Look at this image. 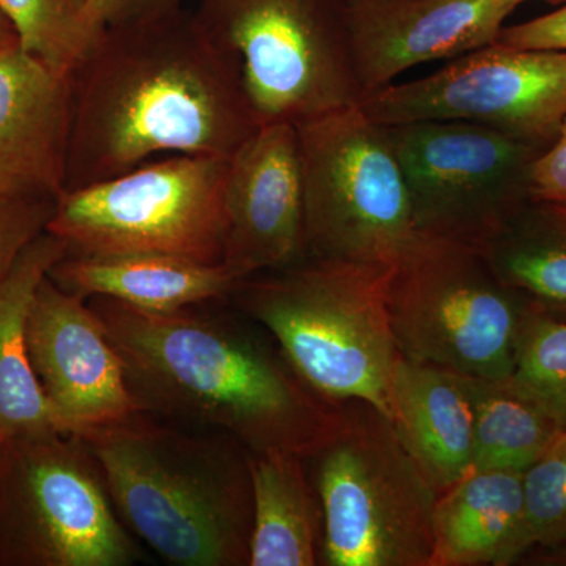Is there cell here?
Returning <instances> with one entry per match:
<instances>
[{
  "label": "cell",
  "instance_id": "6da1fadb",
  "mask_svg": "<svg viewBox=\"0 0 566 566\" xmlns=\"http://www.w3.org/2000/svg\"><path fill=\"white\" fill-rule=\"evenodd\" d=\"M66 189L156 155L230 159L259 128L232 63L185 9L104 29L71 71Z\"/></svg>",
  "mask_w": 566,
  "mask_h": 566
},
{
  "label": "cell",
  "instance_id": "7a4b0ae2",
  "mask_svg": "<svg viewBox=\"0 0 566 566\" xmlns=\"http://www.w3.org/2000/svg\"><path fill=\"white\" fill-rule=\"evenodd\" d=\"M120 354L142 411L230 436L249 453L311 458L335 433L344 405L311 389L285 357L240 324L193 307L155 314L87 297Z\"/></svg>",
  "mask_w": 566,
  "mask_h": 566
},
{
  "label": "cell",
  "instance_id": "3957f363",
  "mask_svg": "<svg viewBox=\"0 0 566 566\" xmlns=\"http://www.w3.org/2000/svg\"><path fill=\"white\" fill-rule=\"evenodd\" d=\"M80 438L122 521L164 560L251 564V464L240 442L144 411Z\"/></svg>",
  "mask_w": 566,
  "mask_h": 566
},
{
  "label": "cell",
  "instance_id": "277c9868",
  "mask_svg": "<svg viewBox=\"0 0 566 566\" xmlns=\"http://www.w3.org/2000/svg\"><path fill=\"white\" fill-rule=\"evenodd\" d=\"M392 266L307 256L241 279L230 297L273 335L286 363L316 394L337 405L359 401L392 420Z\"/></svg>",
  "mask_w": 566,
  "mask_h": 566
},
{
  "label": "cell",
  "instance_id": "5b68a950",
  "mask_svg": "<svg viewBox=\"0 0 566 566\" xmlns=\"http://www.w3.org/2000/svg\"><path fill=\"white\" fill-rule=\"evenodd\" d=\"M307 461L323 509L322 565H431L439 494L389 417L345 403L333 438Z\"/></svg>",
  "mask_w": 566,
  "mask_h": 566
},
{
  "label": "cell",
  "instance_id": "8992f818",
  "mask_svg": "<svg viewBox=\"0 0 566 566\" xmlns=\"http://www.w3.org/2000/svg\"><path fill=\"white\" fill-rule=\"evenodd\" d=\"M348 0H200L208 40L232 63L259 126L359 106Z\"/></svg>",
  "mask_w": 566,
  "mask_h": 566
},
{
  "label": "cell",
  "instance_id": "52a82bcc",
  "mask_svg": "<svg viewBox=\"0 0 566 566\" xmlns=\"http://www.w3.org/2000/svg\"><path fill=\"white\" fill-rule=\"evenodd\" d=\"M398 354L453 374L509 381L531 303L506 285L482 249L419 234L390 271Z\"/></svg>",
  "mask_w": 566,
  "mask_h": 566
},
{
  "label": "cell",
  "instance_id": "ba28073f",
  "mask_svg": "<svg viewBox=\"0 0 566 566\" xmlns=\"http://www.w3.org/2000/svg\"><path fill=\"white\" fill-rule=\"evenodd\" d=\"M296 129L308 256L392 266L419 232L385 126L349 106Z\"/></svg>",
  "mask_w": 566,
  "mask_h": 566
},
{
  "label": "cell",
  "instance_id": "9c48e42d",
  "mask_svg": "<svg viewBox=\"0 0 566 566\" xmlns=\"http://www.w3.org/2000/svg\"><path fill=\"white\" fill-rule=\"evenodd\" d=\"M139 549L80 436L9 439L0 463V565L128 566Z\"/></svg>",
  "mask_w": 566,
  "mask_h": 566
},
{
  "label": "cell",
  "instance_id": "30bf717a",
  "mask_svg": "<svg viewBox=\"0 0 566 566\" xmlns=\"http://www.w3.org/2000/svg\"><path fill=\"white\" fill-rule=\"evenodd\" d=\"M229 159L174 155L55 202L46 232L69 253L155 252L222 263Z\"/></svg>",
  "mask_w": 566,
  "mask_h": 566
},
{
  "label": "cell",
  "instance_id": "8fae6325",
  "mask_svg": "<svg viewBox=\"0 0 566 566\" xmlns=\"http://www.w3.org/2000/svg\"><path fill=\"white\" fill-rule=\"evenodd\" d=\"M400 164L419 234L482 248L532 199L542 148L463 120L382 125Z\"/></svg>",
  "mask_w": 566,
  "mask_h": 566
},
{
  "label": "cell",
  "instance_id": "7c38bea8",
  "mask_svg": "<svg viewBox=\"0 0 566 566\" xmlns=\"http://www.w3.org/2000/svg\"><path fill=\"white\" fill-rule=\"evenodd\" d=\"M359 106L379 125L472 122L545 150L566 120V52L493 43L422 80L386 85Z\"/></svg>",
  "mask_w": 566,
  "mask_h": 566
},
{
  "label": "cell",
  "instance_id": "4fadbf2b",
  "mask_svg": "<svg viewBox=\"0 0 566 566\" xmlns=\"http://www.w3.org/2000/svg\"><path fill=\"white\" fill-rule=\"evenodd\" d=\"M29 357L62 430L82 436L142 412L120 354L87 297L46 275L28 323Z\"/></svg>",
  "mask_w": 566,
  "mask_h": 566
},
{
  "label": "cell",
  "instance_id": "5bb4252c",
  "mask_svg": "<svg viewBox=\"0 0 566 566\" xmlns=\"http://www.w3.org/2000/svg\"><path fill=\"white\" fill-rule=\"evenodd\" d=\"M223 211L222 264L238 281L307 259L296 126H259L233 153L227 169Z\"/></svg>",
  "mask_w": 566,
  "mask_h": 566
},
{
  "label": "cell",
  "instance_id": "9a60e30c",
  "mask_svg": "<svg viewBox=\"0 0 566 566\" xmlns=\"http://www.w3.org/2000/svg\"><path fill=\"white\" fill-rule=\"evenodd\" d=\"M515 9L509 0H348L349 48L364 99L420 63L490 46Z\"/></svg>",
  "mask_w": 566,
  "mask_h": 566
},
{
  "label": "cell",
  "instance_id": "2e32d148",
  "mask_svg": "<svg viewBox=\"0 0 566 566\" xmlns=\"http://www.w3.org/2000/svg\"><path fill=\"white\" fill-rule=\"evenodd\" d=\"M71 74L24 48L0 52V193L57 202L66 189Z\"/></svg>",
  "mask_w": 566,
  "mask_h": 566
},
{
  "label": "cell",
  "instance_id": "e0dca14e",
  "mask_svg": "<svg viewBox=\"0 0 566 566\" xmlns=\"http://www.w3.org/2000/svg\"><path fill=\"white\" fill-rule=\"evenodd\" d=\"M430 566H506L534 549L524 472L474 469L438 495Z\"/></svg>",
  "mask_w": 566,
  "mask_h": 566
},
{
  "label": "cell",
  "instance_id": "ac0fdd59",
  "mask_svg": "<svg viewBox=\"0 0 566 566\" xmlns=\"http://www.w3.org/2000/svg\"><path fill=\"white\" fill-rule=\"evenodd\" d=\"M50 275L71 293L111 297L155 314L226 300L240 282L222 263L155 252L66 253Z\"/></svg>",
  "mask_w": 566,
  "mask_h": 566
},
{
  "label": "cell",
  "instance_id": "d6986e66",
  "mask_svg": "<svg viewBox=\"0 0 566 566\" xmlns=\"http://www.w3.org/2000/svg\"><path fill=\"white\" fill-rule=\"evenodd\" d=\"M392 409L398 438L438 494L474 471V419L457 374L398 354Z\"/></svg>",
  "mask_w": 566,
  "mask_h": 566
},
{
  "label": "cell",
  "instance_id": "ffe728a7",
  "mask_svg": "<svg viewBox=\"0 0 566 566\" xmlns=\"http://www.w3.org/2000/svg\"><path fill=\"white\" fill-rule=\"evenodd\" d=\"M66 253L65 241L41 233L0 279V431L7 441L65 433L33 374L28 323L40 283Z\"/></svg>",
  "mask_w": 566,
  "mask_h": 566
},
{
  "label": "cell",
  "instance_id": "44dd1931",
  "mask_svg": "<svg viewBox=\"0 0 566 566\" xmlns=\"http://www.w3.org/2000/svg\"><path fill=\"white\" fill-rule=\"evenodd\" d=\"M253 517L249 566L322 565L324 521L307 458L249 453Z\"/></svg>",
  "mask_w": 566,
  "mask_h": 566
},
{
  "label": "cell",
  "instance_id": "7402d4cb",
  "mask_svg": "<svg viewBox=\"0 0 566 566\" xmlns=\"http://www.w3.org/2000/svg\"><path fill=\"white\" fill-rule=\"evenodd\" d=\"M480 249L531 305L566 316V207L531 199Z\"/></svg>",
  "mask_w": 566,
  "mask_h": 566
},
{
  "label": "cell",
  "instance_id": "603a6c76",
  "mask_svg": "<svg viewBox=\"0 0 566 566\" xmlns=\"http://www.w3.org/2000/svg\"><path fill=\"white\" fill-rule=\"evenodd\" d=\"M458 378L474 419V469L526 472L562 433L557 423L510 379Z\"/></svg>",
  "mask_w": 566,
  "mask_h": 566
},
{
  "label": "cell",
  "instance_id": "cb8c5ba5",
  "mask_svg": "<svg viewBox=\"0 0 566 566\" xmlns=\"http://www.w3.org/2000/svg\"><path fill=\"white\" fill-rule=\"evenodd\" d=\"M510 382L566 431V316L531 305L517 338Z\"/></svg>",
  "mask_w": 566,
  "mask_h": 566
},
{
  "label": "cell",
  "instance_id": "d4e9b609",
  "mask_svg": "<svg viewBox=\"0 0 566 566\" xmlns=\"http://www.w3.org/2000/svg\"><path fill=\"white\" fill-rule=\"evenodd\" d=\"M21 46L52 69L71 74L103 32L88 21V0H0Z\"/></svg>",
  "mask_w": 566,
  "mask_h": 566
},
{
  "label": "cell",
  "instance_id": "484cf974",
  "mask_svg": "<svg viewBox=\"0 0 566 566\" xmlns=\"http://www.w3.org/2000/svg\"><path fill=\"white\" fill-rule=\"evenodd\" d=\"M524 495L534 547L566 545V431L524 472Z\"/></svg>",
  "mask_w": 566,
  "mask_h": 566
},
{
  "label": "cell",
  "instance_id": "4316f807",
  "mask_svg": "<svg viewBox=\"0 0 566 566\" xmlns=\"http://www.w3.org/2000/svg\"><path fill=\"white\" fill-rule=\"evenodd\" d=\"M55 202L51 200L18 199L0 193V279L21 252L41 233L46 232Z\"/></svg>",
  "mask_w": 566,
  "mask_h": 566
},
{
  "label": "cell",
  "instance_id": "83f0119b",
  "mask_svg": "<svg viewBox=\"0 0 566 566\" xmlns=\"http://www.w3.org/2000/svg\"><path fill=\"white\" fill-rule=\"evenodd\" d=\"M531 196L538 202L566 207V120L553 144L532 164Z\"/></svg>",
  "mask_w": 566,
  "mask_h": 566
},
{
  "label": "cell",
  "instance_id": "f1b7e54d",
  "mask_svg": "<svg viewBox=\"0 0 566 566\" xmlns=\"http://www.w3.org/2000/svg\"><path fill=\"white\" fill-rule=\"evenodd\" d=\"M182 0H88V21L96 32L155 20L182 9Z\"/></svg>",
  "mask_w": 566,
  "mask_h": 566
},
{
  "label": "cell",
  "instance_id": "f546056e",
  "mask_svg": "<svg viewBox=\"0 0 566 566\" xmlns=\"http://www.w3.org/2000/svg\"><path fill=\"white\" fill-rule=\"evenodd\" d=\"M495 43L517 50L566 52V2L545 17L502 29Z\"/></svg>",
  "mask_w": 566,
  "mask_h": 566
},
{
  "label": "cell",
  "instance_id": "4dcf8cb0",
  "mask_svg": "<svg viewBox=\"0 0 566 566\" xmlns=\"http://www.w3.org/2000/svg\"><path fill=\"white\" fill-rule=\"evenodd\" d=\"M20 46L21 39L17 25L11 21L9 13H7L2 3H0V52L14 50V48Z\"/></svg>",
  "mask_w": 566,
  "mask_h": 566
},
{
  "label": "cell",
  "instance_id": "1f68e13d",
  "mask_svg": "<svg viewBox=\"0 0 566 566\" xmlns=\"http://www.w3.org/2000/svg\"><path fill=\"white\" fill-rule=\"evenodd\" d=\"M543 564L549 565H566V545L556 547V549L546 551L545 556H542Z\"/></svg>",
  "mask_w": 566,
  "mask_h": 566
},
{
  "label": "cell",
  "instance_id": "d6a6232c",
  "mask_svg": "<svg viewBox=\"0 0 566 566\" xmlns=\"http://www.w3.org/2000/svg\"><path fill=\"white\" fill-rule=\"evenodd\" d=\"M509 2H512L513 6L520 7L521 3L528 2V0H509ZM546 2H549V3H565L566 0H546Z\"/></svg>",
  "mask_w": 566,
  "mask_h": 566
},
{
  "label": "cell",
  "instance_id": "836d02e7",
  "mask_svg": "<svg viewBox=\"0 0 566 566\" xmlns=\"http://www.w3.org/2000/svg\"><path fill=\"white\" fill-rule=\"evenodd\" d=\"M6 436H3L2 431H0V463H2L3 450H6Z\"/></svg>",
  "mask_w": 566,
  "mask_h": 566
}]
</instances>
